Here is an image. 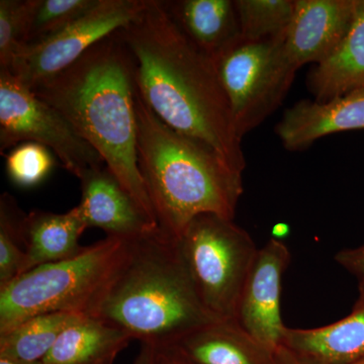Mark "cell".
<instances>
[{"label":"cell","instance_id":"obj_31","mask_svg":"<svg viewBox=\"0 0 364 364\" xmlns=\"http://www.w3.org/2000/svg\"><path fill=\"white\" fill-rule=\"evenodd\" d=\"M275 228H277V229H279V231H274L275 237H273V238L279 239L280 237H282L284 236V234L287 233V227L286 226V225H277V226Z\"/></svg>","mask_w":364,"mask_h":364},{"label":"cell","instance_id":"obj_16","mask_svg":"<svg viewBox=\"0 0 364 364\" xmlns=\"http://www.w3.org/2000/svg\"><path fill=\"white\" fill-rule=\"evenodd\" d=\"M162 4L179 31L210 58L241 37L234 0H172Z\"/></svg>","mask_w":364,"mask_h":364},{"label":"cell","instance_id":"obj_4","mask_svg":"<svg viewBox=\"0 0 364 364\" xmlns=\"http://www.w3.org/2000/svg\"><path fill=\"white\" fill-rule=\"evenodd\" d=\"M136 153L158 227L178 238L191 220L213 214L234 221L242 173L210 146L170 128L136 90Z\"/></svg>","mask_w":364,"mask_h":364},{"label":"cell","instance_id":"obj_3","mask_svg":"<svg viewBox=\"0 0 364 364\" xmlns=\"http://www.w3.org/2000/svg\"><path fill=\"white\" fill-rule=\"evenodd\" d=\"M85 316L155 346L176 344L217 321L196 294L176 238L159 228L127 240L123 257Z\"/></svg>","mask_w":364,"mask_h":364},{"label":"cell","instance_id":"obj_17","mask_svg":"<svg viewBox=\"0 0 364 364\" xmlns=\"http://www.w3.org/2000/svg\"><path fill=\"white\" fill-rule=\"evenodd\" d=\"M80 208L65 214L33 210L23 221L26 272L33 268L75 257L85 251L79 239L87 229Z\"/></svg>","mask_w":364,"mask_h":364},{"label":"cell","instance_id":"obj_13","mask_svg":"<svg viewBox=\"0 0 364 364\" xmlns=\"http://www.w3.org/2000/svg\"><path fill=\"white\" fill-rule=\"evenodd\" d=\"M364 130V90L328 100H301L287 109L275 133L287 151L306 150L323 136Z\"/></svg>","mask_w":364,"mask_h":364},{"label":"cell","instance_id":"obj_30","mask_svg":"<svg viewBox=\"0 0 364 364\" xmlns=\"http://www.w3.org/2000/svg\"><path fill=\"white\" fill-rule=\"evenodd\" d=\"M0 364H44L43 361H36V363H28V361L14 360L6 358H0Z\"/></svg>","mask_w":364,"mask_h":364},{"label":"cell","instance_id":"obj_26","mask_svg":"<svg viewBox=\"0 0 364 364\" xmlns=\"http://www.w3.org/2000/svg\"><path fill=\"white\" fill-rule=\"evenodd\" d=\"M335 260L358 280L364 279V245L339 251Z\"/></svg>","mask_w":364,"mask_h":364},{"label":"cell","instance_id":"obj_21","mask_svg":"<svg viewBox=\"0 0 364 364\" xmlns=\"http://www.w3.org/2000/svg\"><path fill=\"white\" fill-rule=\"evenodd\" d=\"M241 38L257 41L286 32L293 21L296 0H234Z\"/></svg>","mask_w":364,"mask_h":364},{"label":"cell","instance_id":"obj_18","mask_svg":"<svg viewBox=\"0 0 364 364\" xmlns=\"http://www.w3.org/2000/svg\"><path fill=\"white\" fill-rule=\"evenodd\" d=\"M306 85L318 102L364 90V4L344 39L309 72Z\"/></svg>","mask_w":364,"mask_h":364},{"label":"cell","instance_id":"obj_20","mask_svg":"<svg viewBox=\"0 0 364 364\" xmlns=\"http://www.w3.org/2000/svg\"><path fill=\"white\" fill-rule=\"evenodd\" d=\"M83 315L50 313L35 316L0 335V358L36 363L42 361L62 333Z\"/></svg>","mask_w":364,"mask_h":364},{"label":"cell","instance_id":"obj_28","mask_svg":"<svg viewBox=\"0 0 364 364\" xmlns=\"http://www.w3.org/2000/svg\"><path fill=\"white\" fill-rule=\"evenodd\" d=\"M155 356H156V346L143 343L133 364H155Z\"/></svg>","mask_w":364,"mask_h":364},{"label":"cell","instance_id":"obj_12","mask_svg":"<svg viewBox=\"0 0 364 364\" xmlns=\"http://www.w3.org/2000/svg\"><path fill=\"white\" fill-rule=\"evenodd\" d=\"M79 181L82 198L78 207L88 228L124 240L159 228L107 166L90 169Z\"/></svg>","mask_w":364,"mask_h":364},{"label":"cell","instance_id":"obj_6","mask_svg":"<svg viewBox=\"0 0 364 364\" xmlns=\"http://www.w3.org/2000/svg\"><path fill=\"white\" fill-rule=\"evenodd\" d=\"M176 240L205 310L217 321L235 320L259 249L252 237L232 220L203 214L191 220Z\"/></svg>","mask_w":364,"mask_h":364},{"label":"cell","instance_id":"obj_23","mask_svg":"<svg viewBox=\"0 0 364 364\" xmlns=\"http://www.w3.org/2000/svg\"><path fill=\"white\" fill-rule=\"evenodd\" d=\"M21 210L13 196L0 198V287L26 272V254Z\"/></svg>","mask_w":364,"mask_h":364},{"label":"cell","instance_id":"obj_1","mask_svg":"<svg viewBox=\"0 0 364 364\" xmlns=\"http://www.w3.org/2000/svg\"><path fill=\"white\" fill-rule=\"evenodd\" d=\"M119 33L133 59L139 92L153 112L243 173L242 138L214 61L179 31L161 0H147Z\"/></svg>","mask_w":364,"mask_h":364},{"label":"cell","instance_id":"obj_22","mask_svg":"<svg viewBox=\"0 0 364 364\" xmlns=\"http://www.w3.org/2000/svg\"><path fill=\"white\" fill-rule=\"evenodd\" d=\"M98 4V0H28L25 45L35 44L65 28Z\"/></svg>","mask_w":364,"mask_h":364},{"label":"cell","instance_id":"obj_24","mask_svg":"<svg viewBox=\"0 0 364 364\" xmlns=\"http://www.w3.org/2000/svg\"><path fill=\"white\" fill-rule=\"evenodd\" d=\"M56 164L52 151L41 144L25 142L9 151L6 169L11 182L20 188H33L45 181Z\"/></svg>","mask_w":364,"mask_h":364},{"label":"cell","instance_id":"obj_10","mask_svg":"<svg viewBox=\"0 0 364 364\" xmlns=\"http://www.w3.org/2000/svg\"><path fill=\"white\" fill-rule=\"evenodd\" d=\"M291 252L279 239L258 249L244 284L235 321L242 329L273 351H279L287 326L282 323L280 299L282 279Z\"/></svg>","mask_w":364,"mask_h":364},{"label":"cell","instance_id":"obj_27","mask_svg":"<svg viewBox=\"0 0 364 364\" xmlns=\"http://www.w3.org/2000/svg\"><path fill=\"white\" fill-rule=\"evenodd\" d=\"M155 364H193L176 345L156 346Z\"/></svg>","mask_w":364,"mask_h":364},{"label":"cell","instance_id":"obj_15","mask_svg":"<svg viewBox=\"0 0 364 364\" xmlns=\"http://www.w3.org/2000/svg\"><path fill=\"white\" fill-rule=\"evenodd\" d=\"M172 345L193 364H280L279 350L253 338L235 320L215 321Z\"/></svg>","mask_w":364,"mask_h":364},{"label":"cell","instance_id":"obj_32","mask_svg":"<svg viewBox=\"0 0 364 364\" xmlns=\"http://www.w3.org/2000/svg\"><path fill=\"white\" fill-rule=\"evenodd\" d=\"M351 364H364V358L359 359V360L355 361V363H351Z\"/></svg>","mask_w":364,"mask_h":364},{"label":"cell","instance_id":"obj_25","mask_svg":"<svg viewBox=\"0 0 364 364\" xmlns=\"http://www.w3.org/2000/svg\"><path fill=\"white\" fill-rule=\"evenodd\" d=\"M28 0L0 1V69L9 71L25 47Z\"/></svg>","mask_w":364,"mask_h":364},{"label":"cell","instance_id":"obj_11","mask_svg":"<svg viewBox=\"0 0 364 364\" xmlns=\"http://www.w3.org/2000/svg\"><path fill=\"white\" fill-rule=\"evenodd\" d=\"M364 0H296L284 35V53L294 68L318 64L340 44Z\"/></svg>","mask_w":364,"mask_h":364},{"label":"cell","instance_id":"obj_2","mask_svg":"<svg viewBox=\"0 0 364 364\" xmlns=\"http://www.w3.org/2000/svg\"><path fill=\"white\" fill-rule=\"evenodd\" d=\"M31 90L61 112L157 224L136 153L135 70L119 31Z\"/></svg>","mask_w":364,"mask_h":364},{"label":"cell","instance_id":"obj_8","mask_svg":"<svg viewBox=\"0 0 364 364\" xmlns=\"http://www.w3.org/2000/svg\"><path fill=\"white\" fill-rule=\"evenodd\" d=\"M33 142L52 151L64 168L80 179L105 161L70 122L41 100L11 72L0 69V152Z\"/></svg>","mask_w":364,"mask_h":364},{"label":"cell","instance_id":"obj_7","mask_svg":"<svg viewBox=\"0 0 364 364\" xmlns=\"http://www.w3.org/2000/svg\"><path fill=\"white\" fill-rule=\"evenodd\" d=\"M286 32L257 41L240 37L213 59L242 139L279 109L293 85L298 70L284 53Z\"/></svg>","mask_w":364,"mask_h":364},{"label":"cell","instance_id":"obj_9","mask_svg":"<svg viewBox=\"0 0 364 364\" xmlns=\"http://www.w3.org/2000/svg\"><path fill=\"white\" fill-rule=\"evenodd\" d=\"M146 4L147 0H98L97 6L63 30L26 45L9 72L31 90L65 70L97 43L128 26L142 13Z\"/></svg>","mask_w":364,"mask_h":364},{"label":"cell","instance_id":"obj_29","mask_svg":"<svg viewBox=\"0 0 364 364\" xmlns=\"http://www.w3.org/2000/svg\"><path fill=\"white\" fill-rule=\"evenodd\" d=\"M279 355L280 364H301L299 363L298 361H296V359L289 353V352L284 350V348H282V347H280Z\"/></svg>","mask_w":364,"mask_h":364},{"label":"cell","instance_id":"obj_19","mask_svg":"<svg viewBox=\"0 0 364 364\" xmlns=\"http://www.w3.org/2000/svg\"><path fill=\"white\" fill-rule=\"evenodd\" d=\"M133 340L128 333L82 316L62 333L44 364H112Z\"/></svg>","mask_w":364,"mask_h":364},{"label":"cell","instance_id":"obj_14","mask_svg":"<svg viewBox=\"0 0 364 364\" xmlns=\"http://www.w3.org/2000/svg\"><path fill=\"white\" fill-rule=\"evenodd\" d=\"M282 348L301 364H351L364 358V279L346 317L312 329L287 328Z\"/></svg>","mask_w":364,"mask_h":364},{"label":"cell","instance_id":"obj_5","mask_svg":"<svg viewBox=\"0 0 364 364\" xmlns=\"http://www.w3.org/2000/svg\"><path fill=\"white\" fill-rule=\"evenodd\" d=\"M127 240L107 236L69 259L28 270L0 287V335L35 316H85L123 257Z\"/></svg>","mask_w":364,"mask_h":364}]
</instances>
